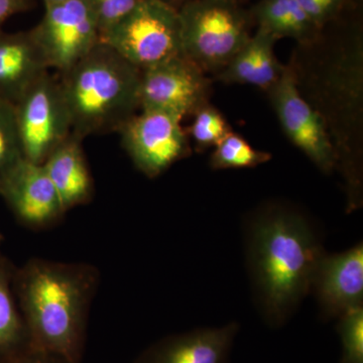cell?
I'll return each instance as SVG.
<instances>
[{"instance_id": "obj_1", "label": "cell", "mask_w": 363, "mask_h": 363, "mask_svg": "<svg viewBox=\"0 0 363 363\" xmlns=\"http://www.w3.org/2000/svg\"><path fill=\"white\" fill-rule=\"evenodd\" d=\"M323 30V28H322ZM301 95L330 138L350 209L362 201L363 40L359 30L298 45L290 62Z\"/></svg>"}, {"instance_id": "obj_2", "label": "cell", "mask_w": 363, "mask_h": 363, "mask_svg": "<svg viewBox=\"0 0 363 363\" xmlns=\"http://www.w3.org/2000/svg\"><path fill=\"white\" fill-rule=\"evenodd\" d=\"M99 279L97 267L86 262L33 257L16 267L14 294L30 342L80 363Z\"/></svg>"}, {"instance_id": "obj_3", "label": "cell", "mask_w": 363, "mask_h": 363, "mask_svg": "<svg viewBox=\"0 0 363 363\" xmlns=\"http://www.w3.org/2000/svg\"><path fill=\"white\" fill-rule=\"evenodd\" d=\"M248 259L262 313L281 325L311 290L324 255L316 233L300 212L269 205L252 221Z\"/></svg>"}, {"instance_id": "obj_4", "label": "cell", "mask_w": 363, "mask_h": 363, "mask_svg": "<svg viewBox=\"0 0 363 363\" xmlns=\"http://www.w3.org/2000/svg\"><path fill=\"white\" fill-rule=\"evenodd\" d=\"M142 71L99 42L70 70L61 74L72 133L84 140L118 133L140 109Z\"/></svg>"}, {"instance_id": "obj_5", "label": "cell", "mask_w": 363, "mask_h": 363, "mask_svg": "<svg viewBox=\"0 0 363 363\" xmlns=\"http://www.w3.org/2000/svg\"><path fill=\"white\" fill-rule=\"evenodd\" d=\"M178 13L183 55L206 74H218L252 37V16L238 0H186Z\"/></svg>"}, {"instance_id": "obj_6", "label": "cell", "mask_w": 363, "mask_h": 363, "mask_svg": "<svg viewBox=\"0 0 363 363\" xmlns=\"http://www.w3.org/2000/svg\"><path fill=\"white\" fill-rule=\"evenodd\" d=\"M140 71L183 54L178 9L162 0H143L100 37Z\"/></svg>"}, {"instance_id": "obj_7", "label": "cell", "mask_w": 363, "mask_h": 363, "mask_svg": "<svg viewBox=\"0 0 363 363\" xmlns=\"http://www.w3.org/2000/svg\"><path fill=\"white\" fill-rule=\"evenodd\" d=\"M16 124L28 161L43 164L72 133L70 116L59 80L43 75L14 104Z\"/></svg>"}, {"instance_id": "obj_8", "label": "cell", "mask_w": 363, "mask_h": 363, "mask_svg": "<svg viewBox=\"0 0 363 363\" xmlns=\"http://www.w3.org/2000/svg\"><path fill=\"white\" fill-rule=\"evenodd\" d=\"M49 69L65 73L100 42L89 0H68L45 7L44 18L32 30Z\"/></svg>"}, {"instance_id": "obj_9", "label": "cell", "mask_w": 363, "mask_h": 363, "mask_svg": "<svg viewBox=\"0 0 363 363\" xmlns=\"http://www.w3.org/2000/svg\"><path fill=\"white\" fill-rule=\"evenodd\" d=\"M182 121L166 112L140 111L118 131L123 149L147 178H157L190 156V143Z\"/></svg>"}, {"instance_id": "obj_10", "label": "cell", "mask_w": 363, "mask_h": 363, "mask_svg": "<svg viewBox=\"0 0 363 363\" xmlns=\"http://www.w3.org/2000/svg\"><path fill=\"white\" fill-rule=\"evenodd\" d=\"M210 90L206 73L185 55H178L142 71L140 111L166 112L184 119L209 104Z\"/></svg>"}, {"instance_id": "obj_11", "label": "cell", "mask_w": 363, "mask_h": 363, "mask_svg": "<svg viewBox=\"0 0 363 363\" xmlns=\"http://www.w3.org/2000/svg\"><path fill=\"white\" fill-rule=\"evenodd\" d=\"M283 130L294 145L325 174L337 168V160L321 117L301 95L290 64L267 91Z\"/></svg>"}, {"instance_id": "obj_12", "label": "cell", "mask_w": 363, "mask_h": 363, "mask_svg": "<svg viewBox=\"0 0 363 363\" xmlns=\"http://www.w3.org/2000/svg\"><path fill=\"white\" fill-rule=\"evenodd\" d=\"M0 196L21 225L49 228L66 213L43 164L23 160L0 186Z\"/></svg>"}, {"instance_id": "obj_13", "label": "cell", "mask_w": 363, "mask_h": 363, "mask_svg": "<svg viewBox=\"0 0 363 363\" xmlns=\"http://www.w3.org/2000/svg\"><path fill=\"white\" fill-rule=\"evenodd\" d=\"M311 290L327 317L339 318L363 307L362 243L335 255L324 253L315 269Z\"/></svg>"}, {"instance_id": "obj_14", "label": "cell", "mask_w": 363, "mask_h": 363, "mask_svg": "<svg viewBox=\"0 0 363 363\" xmlns=\"http://www.w3.org/2000/svg\"><path fill=\"white\" fill-rule=\"evenodd\" d=\"M50 69L32 30H0V98L13 105Z\"/></svg>"}, {"instance_id": "obj_15", "label": "cell", "mask_w": 363, "mask_h": 363, "mask_svg": "<svg viewBox=\"0 0 363 363\" xmlns=\"http://www.w3.org/2000/svg\"><path fill=\"white\" fill-rule=\"evenodd\" d=\"M238 324L172 336L147 350L138 363H225Z\"/></svg>"}, {"instance_id": "obj_16", "label": "cell", "mask_w": 363, "mask_h": 363, "mask_svg": "<svg viewBox=\"0 0 363 363\" xmlns=\"http://www.w3.org/2000/svg\"><path fill=\"white\" fill-rule=\"evenodd\" d=\"M82 142L71 133L43 162L66 212L89 203L94 193Z\"/></svg>"}, {"instance_id": "obj_17", "label": "cell", "mask_w": 363, "mask_h": 363, "mask_svg": "<svg viewBox=\"0 0 363 363\" xmlns=\"http://www.w3.org/2000/svg\"><path fill=\"white\" fill-rule=\"evenodd\" d=\"M277 40L272 33L257 28L255 35L215 75V79L226 84L255 86L267 92L276 84L286 67L279 63L274 54Z\"/></svg>"}, {"instance_id": "obj_18", "label": "cell", "mask_w": 363, "mask_h": 363, "mask_svg": "<svg viewBox=\"0 0 363 363\" xmlns=\"http://www.w3.org/2000/svg\"><path fill=\"white\" fill-rule=\"evenodd\" d=\"M252 21L277 40L290 38L298 45L318 39L322 28L309 18L297 0H259L250 11Z\"/></svg>"}, {"instance_id": "obj_19", "label": "cell", "mask_w": 363, "mask_h": 363, "mask_svg": "<svg viewBox=\"0 0 363 363\" xmlns=\"http://www.w3.org/2000/svg\"><path fill=\"white\" fill-rule=\"evenodd\" d=\"M16 269L13 262L0 253V357L30 342L14 294Z\"/></svg>"}, {"instance_id": "obj_20", "label": "cell", "mask_w": 363, "mask_h": 363, "mask_svg": "<svg viewBox=\"0 0 363 363\" xmlns=\"http://www.w3.org/2000/svg\"><path fill=\"white\" fill-rule=\"evenodd\" d=\"M271 160L269 152L255 149L242 136L231 131L215 147L210 166L213 169L255 168Z\"/></svg>"}, {"instance_id": "obj_21", "label": "cell", "mask_w": 363, "mask_h": 363, "mask_svg": "<svg viewBox=\"0 0 363 363\" xmlns=\"http://www.w3.org/2000/svg\"><path fill=\"white\" fill-rule=\"evenodd\" d=\"M23 160L14 105L0 98V186Z\"/></svg>"}, {"instance_id": "obj_22", "label": "cell", "mask_w": 363, "mask_h": 363, "mask_svg": "<svg viewBox=\"0 0 363 363\" xmlns=\"http://www.w3.org/2000/svg\"><path fill=\"white\" fill-rule=\"evenodd\" d=\"M193 116L194 119L190 128V135L199 150L216 147L233 131L223 114L210 104L198 109Z\"/></svg>"}, {"instance_id": "obj_23", "label": "cell", "mask_w": 363, "mask_h": 363, "mask_svg": "<svg viewBox=\"0 0 363 363\" xmlns=\"http://www.w3.org/2000/svg\"><path fill=\"white\" fill-rule=\"evenodd\" d=\"M339 319L342 363H363V307L344 313Z\"/></svg>"}, {"instance_id": "obj_24", "label": "cell", "mask_w": 363, "mask_h": 363, "mask_svg": "<svg viewBox=\"0 0 363 363\" xmlns=\"http://www.w3.org/2000/svg\"><path fill=\"white\" fill-rule=\"evenodd\" d=\"M143 0H89L96 18L100 37L121 23Z\"/></svg>"}, {"instance_id": "obj_25", "label": "cell", "mask_w": 363, "mask_h": 363, "mask_svg": "<svg viewBox=\"0 0 363 363\" xmlns=\"http://www.w3.org/2000/svg\"><path fill=\"white\" fill-rule=\"evenodd\" d=\"M306 13L320 28L335 20L342 11L346 0H297Z\"/></svg>"}, {"instance_id": "obj_26", "label": "cell", "mask_w": 363, "mask_h": 363, "mask_svg": "<svg viewBox=\"0 0 363 363\" xmlns=\"http://www.w3.org/2000/svg\"><path fill=\"white\" fill-rule=\"evenodd\" d=\"M0 363H69L65 358L28 342L0 357Z\"/></svg>"}, {"instance_id": "obj_27", "label": "cell", "mask_w": 363, "mask_h": 363, "mask_svg": "<svg viewBox=\"0 0 363 363\" xmlns=\"http://www.w3.org/2000/svg\"><path fill=\"white\" fill-rule=\"evenodd\" d=\"M33 7V0H0V30L14 14L25 13Z\"/></svg>"}, {"instance_id": "obj_28", "label": "cell", "mask_w": 363, "mask_h": 363, "mask_svg": "<svg viewBox=\"0 0 363 363\" xmlns=\"http://www.w3.org/2000/svg\"><path fill=\"white\" fill-rule=\"evenodd\" d=\"M68 1V0H44L45 7H50L57 6V4H63V2Z\"/></svg>"}, {"instance_id": "obj_29", "label": "cell", "mask_w": 363, "mask_h": 363, "mask_svg": "<svg viewBox=\"0 0 363 363\" xmlns=\"http://www.w3.org/2000/svg\"><path fill=\"white\" fill-rule=\"evenodd\" d=\"M186 0H176L175 1V7L176 9H178L179 6H181L182 4H183V2H185Z\"/></svg>"}, {"instance_id": "obj_30", "label": "cell", "mask_w": 363, "mask_h": 363, "mask_svg": "<svg viewBox=\"0 0 363 363\" xmlns=\"http://www.w3.org/2000/svg\"><path fill=\"white\" fill-rule=\"evenodd\" d=\"M162 1L168 2V4H172V6H175L176 0H162Z\"/></svg>"}, {"instance_id": "obj_31", "label": "cell", "mask_w": 363, "mask_h": 363, "mask_svg": "<svg viewBox=\"0 0 363 363\" xmlns=\"http://www.w3.org/2000/svg\"><path fill=\"white\" fill-rule=\"evenodd\" d=\"M4 234L1 233V231H0V245H2V242H4Z\"/></svg>"}]
</instances>
